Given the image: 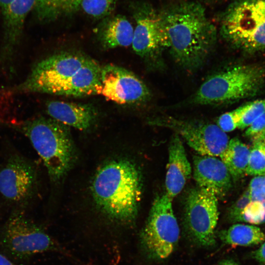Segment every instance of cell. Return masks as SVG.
Masks as SVG:
<instances>
[{"label": "cell", "mask_w": 265, "mask_h": 265, "mask_svg": "<svg viewBox=\"0 0 265 265\" xmlns=\"http://www.w3.org/2000/svg\"><path fill=\"white\" fill-rule=\"evenodd\" d=\"M13 0H0V8L2 12Z\"/></svg>", "instance_id": "obj_32"}, {"label": "cell", "mask_w": 265, "mask_h": 265, "mask_svg": "<svg viewBox=\"0 0 265 265\" xmlns=\"http://www.w3.org/2000/svg\"><path fill=\"white\" fill-rule=\"evenodd\" d=\"M220 265H239L237 262L232 260H226L222 261Z\"/></svg>", "instance_id": "obj_33"}, {"label": "cell", "mask_w": 265, "mask_h": 265, "mask_svg": "<svg viewBox=\"0 0 265 265\" xmlns=\"http://www.w3.org/2000/svg\"><path fill=\"white\" fill-rule=\"evenodd\" d=\"M255 225L265 223V203L251 201L242 212L238 221Z\"/></svg>", "instance_id": "obj_25"}, {"label": "cell", "mask_w": 265, "mask_h": 265, "mask_svg": "<svg viewBox=\"0 0 265 265\" xmlns=\"http://www.w3.org/2000/svg\"><path fill=\"white\" fill-rule=\"evenodd\" d=\"M220 32L230 44L246 52L265 49V0H234L222 13Z\"/></svg>", "instance_id": "obj_4"}, {"label": "cell", "mask_w": 265, "mask_h": 265, "mask_svg": "<svg viewBox=\"0 0 265 265\" xmlns=\"http://www.w3.org/2000/svg\"><path fill=\"white\" fill-rule=\"evenodd\" d=\"M149 124L173 130L200 155L218 157L226 149L229 137L217 125L183 120L171 116L157 117Z\"/></svg>", "instance_id": "obj_10"}, {"label": "cell", "mask_w": 265, "mask_h": 265, "mask_svg": "<svg viewBox=\"0 0 265 265\" xmlns=\"http://www.w3.org/2000/svg\"><path fill=\"white\" fill-rule=\"evenodd\" d=\"M250 149L237 138L229 140L225 151L219 156L231 177L238 179L245 174Z\"/></svg>", "instance_id": "obj_19"}, {"label": "cell", "mask_w": 265, "mask_h": 265, "mask_svg": "<svg viewBox=\"0 0 265 265\" xmlns=\"http://www.w3.org/2000/svg\"><path fill=\"white\" fill-rule=\"evenodd\" d=\"M12 127L29 139L43 160L51 181L57 183L62 179L74 164L76 156L68 126L41 117L17 123Z\"/></svg>", "instance_id": "obj_3"}, {"label": "cell", "mask_w": 265, "mask_h": 265, "mask_svg": "<svg viewBox=\"0 0 265 265\" xmlns=\"http://www.w3.org/2000/svg\"><path fill=\"white\" fill-rule=\"evenodd\" d=\"M264 202L265 203V201H264Z\"/></svg>", "instance_id": "obj_36"}, {"label": "cell", "mask_w": 265, "mask_h": 265, "mask_svg": "<svg viewBox=\"0 0 265 265\" xmlns=\"http://www.w3.org/2000/svg\"></svg>", "instance_id": "obj_37"}, {"label": "cell", "mask_w": 265, "mask_h": 265, "mask_svg": "<svg viewBox=\"0 0 265 265\" xmlns=\"http://www.w3.org/2000/svg\"><path fill=\"white\" fill-rule=\"evenodd\" d=\"M185 206V222L191 237L200 245H213L219 214L217 196L205 189L193 188L186 197Z\"/></svg>", "instance_id": "obj_12"}, {"label": "cell", "mask_w": 265, "mask_h": 265, "mask_svg": "<svg viewBox=\"0 0 265 265\" xmlns=\"http://www.w3.org/2000/svg\"><path fill=\"white\" fill-rule=\"evenodd\" d=\"M191 166L187 159L179 135L175 134L169 146L168 162L165 178V193L171 199L183 189L191 174Z\"/></svg>", "instance_id": "obj_15"}, {"label": "cell", "mask_w": 265, "mask_h": 265, "mask_svg": "<svg viewBox=\"0 0 265 265\" xmlns=\"http://www.w3.org/2000/svg\"><path fill=\"white\" fill-rule=\"evenodd\" d=\"M0 265H20L15 263L6 255L0 252Z\"/></svg>", "instance_id": "obj_31"}, {"label": "cell", "mask_w": 265, "mask_h": 265, "mask_svg": "<svg viewBox=\"0 0 265 265\" xmlns=\"http://www.w3.org/2000/svg\"><path fill=\"white\" fill-rule=\"evenodd\" d=\"M93 60L76 51L62 52L38 62L23 82L11 88V94L42 93L54 95L62 85Z\"/></svg>", "instance_id": "obj_6"}, {"label": "cell", "mask_w": 265, "mask_h": 265, "mask_svg": "<svg viewBox=\"0 0 265 265\" xmlns=\"http://www.w3.org/2000/svg\"><path fill=\"white\" fill-rule=\"evenodd\" d=\"M119 0H82L80 7L91 17L100 19L108 16Z\"/></svg>", "instance_id": "obj_23"}, {"label": "cell", "mask_w": 265, "mask_h": 265, "mask_svg": "<svg viewBox=\"0 0 265 265\" xmlns=\"http://www.w3.org/2000/svg\"><path fill=\"white\" fill-rule=\"evenodd\" d=\"M252 257L259 263L265 265V241L252 253Z\"/></svg>", "instance_id": "obj_30"}, {"label": "cell", "mask_w": 265, "mask_h": 265, "mask_svg": "<svg viewBox=\"0 0 265 265\" xmlns=\"http://www.w3.org/2000/svg\"><path fill=\"white\" fill-rule=\"evenodd\" d=\"M264 70L255 65H238L208 78L194 94L193 102L220 105L255 95L261 88Z\"/></svg>", "instance_id": "obj_5"}, {"label": "cell", "mask_w": 265, "mask_h": 265, "mask_svg": "<svg viewBox=\"0 0 265 265\" xmlns=\"http://www.w3.org/2000/svg\"><path fill=\"white\" fill-rule=\"evenodd\" d=\"M51 118L80 131L89 129L95 122L97 112L91 104L53 101L46 104Z\"/></svg>", "instance_id": "obj_16"}, {"label": "cell", "mask_w": 265, "mask_h": 265, "mask_svg": "<svg viewBox=\"0 0 265 265\" xmlns=\"http://www.w3.org/2000/svg\"><path fill=\"white\" fill-rule=\"evenodd\" d=\"M245 174L256 176L265 174V146L262 141L254 142L250 150Z\"/></svg>", "instance_id": "obj_22"}, {"label": "cell", "mask_w": 265, "mask_h": 265, "mask_svg": "<svg viewBox=\"0 0 265 265\" xmlns=\"http://www.w3.org/2000/svg\"><path fill=\"white\" fill-rule=\"evenodd\" d=\"M91 189L96 206L107 217L125 224L136 218L142 179L132 161L118 159L104 164L96 173Z\"/></svg>", "instance_id": "obj_2"}, {"label": "cell", "mask_w": 265, "mask_h": 265, "mask_svg": "<svg viewBox=\"0 0 265 265\" xmlns=\"http://www.w3.org/2000/svg\"><path fill=\"white\" fill-rule=\"evenodd\" d=\"M242 111V106L220 115L217 126L224 132H230L238 128Z\"/></svg>", "instance_id": "obj_26"}, {"label": "cell", "mask_w": 265, "mask_h": 265, "mask_svg": "<svg viewBox=\"0 0 265 265\" xmlns=\"http://www.w3.org/2000/svg\"><path fill=\"white\" fill-rule=\"evenodd\" d=\"M206 0V1H214V0Z\"/></svg>", "instance_id": "obj_34"}, {"label": "cell", "mask_w": 265, "mask_h": 265, "mask_svg": "<svg viewBox=\"0 0 265 265\" xmlns=\"http://www.w3.org/2000/svg\"><path fill=\"white\" fill-rule=\"evenodd\" d=\"M0 246L11 260L20 261L56 249L55 242L44 229L21 210H13L2 227Z\"/></svg>", "instance_id": "obj_7"}, {"label": "cell", "mask_w": 265, "mask_h": 265, "mask_svg": "<svg viewBox=\"0 0 265 265\" xmlns=\"http://www.w3.org/2000/svg\"><path fill=\"white\" fill-rule=\"evenodd\" d=\"M101 82V94L118 104H140L151 96L149 88L136 75L114 64L102 66Z\"/></svg>", "instance_id": "obj_13"}, {"label": "cell", "mask_w": 265, "mask_h": 265, "mask_svg": "<svg viewBox=\"0 0 265 265\" xmlns=\"http://www.w3.org/2000/svg\"><path fill=\"white\" fill-rule=\"evenodd\" d=\"M133 15L135 22L133 50L152 66L161 65L162 53L169 46L158 22L157 10L148 3H139L134 6Z\"/></svg>", "instance_id": "obj_11"}, {"label": "cell", "mask_w": 265, "mask_h": 265, "mask_svg": "<svg viewBox=\"0 0 265 265\" xmlns=\"http://www.w3.org/2000/svg\"><path fill=\"white\" fill-rule=\"evenodd\" d=\"M244 134L254 142L264 140L265 137V112L247 127Z\"/></svg>", "instance_id": "obj_27"}, {"label": "cell", "mask_w": 265, "mask_h": 265, "mask_svg": "<svg viewBox=\"0 0 265 265\" xmlns=\"http://www.w3.org/2000/svg\"><path fill=\"white\" fill-rule=\"evenodd\" d=\"M242 106V111L238 128L248 127L265 112V99L248 103Z\"/></svg>", "instance_id": "obj_24"}, {"label": "cell", "mask_w": 265, "mask_h": 265, "mask_svg": "<svg viewBox=\"0 0 265 265\" xmlns=\"http://www.w3.org/2000/svg\"><path fill=\"white\" fill-rule=\"evenodd\" d=\"M134 28L127 18L121 15L106 19L98 29V38L105 49L132 45Z\"/></svg>", "instance_id": "obj_18"}, {"label": "cell", "mask_w": 265, "mask_h": 265, "mask_svg": "<svg viewBox=\"0 0 265 265\" xmlns=\"http://www.w3.org/2000/svg\"><path fill=\"white\" fill-rule=\"evenodd\" d=\"M157 19L175 62L187 70L200 67L211 54L217 38L216 28L204 7L196 2H181L157 11Z\"/></svg>", "instance_id": "obj_1"}, {"label": "cell", "mask_w": 265, "mask_h": 265, "mask_svg": "<svg viewBox=\"0 0 265 265\" xmlns=\"http://www.w3.org/2000/svg\"><path fill=\"white\" fill-rule=\"evenodd\" d=\"M264 140V142H263V143H264V145H265V137Z\"/></svg>", "instance_id": "obj_35"}, {"label": "cell", "mask_w": 265, "mask_h": 265, "mask_svg": "<svg viewBox=\"0 0 265 265\" xmlns=\"http://www.w3.org/2000/svg\"><path fill=\"white\" fill-rule=\"evenodd\" d=\"M221 240L226 244L252 246L265 240V234L258 227L244 224H235L219 234Z\"/></svg>", "instance_id": "obj_20"}, {"label": "cell", "mask_w": 265, "mask_h": 265, "mask_svg": "<svg viewBox=\"0 0 265 265\" xmlns=\"http://www.w3.org/2000/svg\"><path fill=\"white\" fill-rule=\"evenodd\" d=\"M251 201H265V177L257 176L253 178L248 188Z\"/></svg>", "instance_id": "obj_28"}, {"label": "cell", "mask_w": 265, "mask_h": 265, "mask_svg": "<svg viewBox=\"0 0 265 265\" xmlns=\"http://www.w3.org/2000/svg\"><path fill=\"white\" fill-rule=\"evenodd\" d=\"M172 201L165 193L155 198L141 234L142 247L153 259L161 260L169 256L179 238Z\"/></svg>", "instance_id": "obj_8"}, {"label": "cell", "mask_w": 265, "mask_h": 265, "mask_svg": "<svg viewBox=\"0 0 265 265\" xmlns=\"http://www.w3.org/2000/svg\"><path fill=\"white\" fill-rule=\"evenodd\" d=\"M38 189V174L34 164L20 154L11 155L0 171V193L14 210L24 211Z\"/></svg>", "instance_id": "obj_9"}, {"label": "cell", "mask_w": 265, "mask_h": 265, "mask_svg": "<svg viewBox=\"0 0 265 265\" xmlns=\"http://www.w3.org/2000/svg\"><path fill=\"white\" fill-rule=\"evenodd\" d=\"M251 201L248 189L244 192L232 206L229 212V217L233 221H238L245 207Z\"/></svg>", "instance_id": "obj_29"}, {"label": "cell", "mask_w": 265, "mask_h": 265, "mask_svg": "<svg viewBox=\"0 0 265 265\" xmlns=\"http://www.w3.org/2000/svg\"><path fill=\"white\" fill-rule=\"evenodd\" d=\"M193 177L199 187L212 192L217 198L225 196L232 186L228 169L216 157L194 156Z\"/></svg>", "instance_id": "obj_14"}, {"label": "cell", "mask_w": 265, "mask_h": 265, "mask_svg": "<svg viewBox=\"0 0 265 265\" xmlns=\"http://www.w3.org/2000/svg\"><path fill=\"white\" fill-rule=\"evenodd\" d=\"M82 0H36L34 8L40 22L48 23L78 10Z\"/></svg>", "instance_id": "obj_21"}, {"label": "cell", "mask_w": 265, "mask_h": 265, "mask_svg": "<svg viewBox=\"0 0 265 265\" xmlns=\"http://www.w3.org/2000/svg\"><path fill=\"white\" fill-rule=\"evenodd\" d=\"M101 69L93 59L58 89L55 95L80 97L101 94Z\"/></svg>", "instance_id": "obj_17"}]
</instances>
